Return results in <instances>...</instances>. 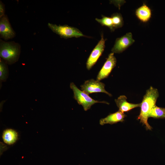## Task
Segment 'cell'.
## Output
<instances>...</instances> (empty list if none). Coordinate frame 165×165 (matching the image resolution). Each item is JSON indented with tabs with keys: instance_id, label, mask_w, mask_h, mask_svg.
I'll list each match as a JSON object with an SVG mask.
<instances>
[{
	"instance_id": "9a60e30c",
	"label": "cell",
	"mask_w": 165,
	"mask_h": 165,
	"mask_svg": "<svg viewBox=\"0 0 165 165\" xmlns=\"http://www.w3.org/2000/svg\"><path fill=\"white\" fill-rule=\"evenodd\" d=\"M6 63L3 60H0V80L1 83L5 81L8 76V70Z\"/></svg>"
},
{
	"instance_id": "3957f363",
	"label": "cell",
	"mask_w": 165,
	"mask_h": 165,
	"mask_svg": "<svg viewBox=\"0 0 165 165\" xmlns=\"http://www.w3.org/2000/svg\"><path fill=\"white\" fill-rule=\"evenodd\" d=\"M48 26L53 31L60 35L61 38L67 39L81 37L90 38L83 35L78 28L68 25H58L48 23Z\"/></svg>"
},
{
	"instance_id": "30bf717a",
	"label": "cell",
	"mask_w": 165,
	"mask_h": 165,
	"mask_svg": "<svg viewBox=\"0 0 165 165\" xmlns=\"http://www.w3.org/2000/svg\"><path fill=\"white\" fill-rule=\"evenodd\" d=\"M127 97L125 95H121L115 100L119 111L122 112H128L131 109L138 107H140L141 103L134 104L128 102L127 101Z\"/></svg>"
},
{
	"instance_id": "6da1fadb",
	"label": "cell",
	"mask_w": 165,
	"mask_h": 165,
	"mask_svg": "<svg viewBox=\"0 0 165 165\" xmlns=\"http://www.w3.org/2000/svg\"><path fill=\"white\" fill-rule=\"evenodd\" d=\"M159 94L156 89L152 86L146 91L142 102L141 103V111L138 119L140 122L145 126L147 130H151L152 127L148 122L149 112L153 107L155 105Z\"/></svg>"
},
{
	"instance_id": "4fadbf2b",
	"label": "cell",
	"mask_w": 165,
	"mask_h": 165,
	"mask_svg": "<svg viewBox=\"0 0 165 165\" xmlns=\"http://www.w3.org/2000/svg\"><path fill=\"white\" fill-rule=\"evenodd\" d=\"M2 138L4 142L11 145L14 143L17 138V134L14 130L11 129L6 130L3 132Z\"/></svg>"
},
{
	"instance_id": "52a82bcc",
	"label": "cell",
	"mask_w": 165,
	"mask_h": 165,
	"mask_svg": "<svg viewBox=\"0 0 165 165\" xmlns=\"http://www.w3.org/2000/svg\"><path fill=\"white\" fill-rule=\"evenodd\" d=\"M134 42L131 33H126L121 37L116 38L111 51L112 53H120L125 50Z\"/></svg>"
},
{
	"instance_id": "9c48e42d",
	"label": "cell",
	"mask_w": 165,
	"mask_h": 165,
	"mask_svg": "<svg viewBox=\"0 0 165 165\" xmlns=\"http://www.w3.org/2000/svg\"><path fill=\"white\" fill-rule=\"evenodd\" d=\"M0 34L1 37L6 40L12 38L15 35L7 17L6 15L0 18Z\"/></svg>"
},
{
	"instance_id": "ac0fdd59",
	"label": "cell",
	"mask_w": 165,
	"mask_h": 165,
	"mask_svg": "<svg viewBox=\"0 0 165 165\" xmlns=\"http://www.w3.org/2000/svg\"><path fill=\"white\" fill-rule=\"evenodd\" d=\"M4 6L2 2H0V17L1 18L5 15Z\"/></svg>"
},
{
	"instance_id": "ba28073f",
	"label": "cell",
	"mask_w": 165,
	"mask_h": 165,
	"mask_svg": "<svg viewBox=\"0 0 165 165\" xmlns=\"http://www.w3.org/2000/svg\"><path fill=\"white\" fill-rule=\"evenodd\" d=\"M116 59L114 53H111L99 71L97 78L98 81L106 78L108 76L112 70L116 66Z\"/></svg>"
},
{
	"instance_id": "5bb4252c",
	"label": "cell",
	"mask_w": 165,
	"mask_h": 165,
	"mask_svg": "<svg viewBox=\"0 0 165 165\" xmlns=\"http://www.w3.org/2000/svg\"><path fill=\"white\" fill-rule=\"evenodd\" d=\"M148 117L165 119V108L158 107L154 105L149 112Z\"/></svg>"
},
{
	"instance_id": "8992f818",
	"label": "cell",
	"mask_w": 165,
	"mask_h": 165,
	"mask_svg": "<svg viewBox=\"0 0 165 165\" xmlns=\"http://www.w3.org/2000/svg\"><path fill=\"white\" fill-rule=\"evenodd\" d=\"M105 42L102 34L101 40L93 49L87 60L86 67L88 70L92 68L101 55L105 47Z\"/></svg>"
},
{
	"instance_id": "7c38bea8",
	"label": "cell",
	"mask_w": 165,
	"mask_h": 165,
	"mask_svg": "<svg viewBox=\"0 0 165 165\" xmlns=\"http://www.w3.org/2000/svg\"><path fill=\"white\" fill-rule=\"evenodd\" d=\"M135 14L141 21L146 22L149 20L151 17V10L148 6L143 3L142 6L136 9Z\"/></svg>"
},
{
	"instance_id": "7a4b0ae2",
	"label": "cell",
	"mask_w": 165,
	"mask_h": 165,
	"mask_svg": "<svg viewBox=\"0 0 165 165\" xmlns=\"http://www.w3.org/2000/svg\"><path fill=\"white\" fill-rule=\"evenodd\" d=\"M20 53V46L14 42H6L1 40L0 56L6 63L12 64L18 60Z\"/></svg>"
},
{
	"instance_id": "277c9868",
	"label": "cell",
	"mask_w": 165,
	"mask_h": 165,
	"mask_svg": "<svg viewBox=\"0 0 165 165\" xmlns=\"http://www.w3.org/2000/svg\"><path fill=\"white\" fill-rule=\"evenodd\" d=\"M70 87L73 92L74 99L77 101L79 105L82 106L85 111L90 109L91 106L96 103L109 104L106 101H100L93 99L89 95L79 89L73 82L70 83Z\"/></svg>"
},
{
	"instance_id": "2e32d148",
	"label": "cell",
	"mask_w": 165,
	"mask_h": 165,
	"mask_svg": "<svg viewBox=\"0 0 165 165\" xmlns=\"http://www.w3.org/2000/svg\"><path fill=\"white\" fill-rule=\"evenodd\" d=\"M113 26L115 29L122 27L123 24V17L120 13L113 14L111 16Z\"/></svg>"
},
{
	"instance_id": "5b68a950",
	"label": "cell",
	"mask_w": 165,
	"mask_h": 165,
	"mask_svg": "<svg viewBox=\"0 0 165 165\" xmlns=\"http://www.w3.org/2000/svg\"><path fill=\"white\" fill-rule=\"evenodd\" d=\"M105 84L100 81L92 79L85 81L81 86V90L86 94L95 93H104L111 97L112 95L107 91L105 88Z\"/></svg>"
},
{
	"instance_id": "e0dca14e",
	"label": "cell",
	"mask_w": 165,
	"mask_h": 165,
	"mask_svg": "<svg viewBox=\"0 0 165 165\" xmlns=\"http://www.w3.org/2000/svg\"><path fill=\"white\" fill-rule=\"evenodd\" d=\"M102 18H96L95 20L102 26H105L108 27L112 31H114L112 20L111 17L102 15Z\"/></svg>"
},
{
	"instance_id": "8fae6325",
	"label": "cell",
	"mask_w": 165,
	"mask_h": 165,
	"mask_svg": "<svg viewBox=\"0 0 165 165\" xmlns=\"http://www.w3.org/2000/svg\"><path fill=\"white\" fill-rule=\"evenodd\" d=\"M126 116L124 113L119 110L109 114L105 118L101 119L100 120L99 123L101 125H103L106 124H113L119 122H123Z\"/></svg>"
}]
</instances>
